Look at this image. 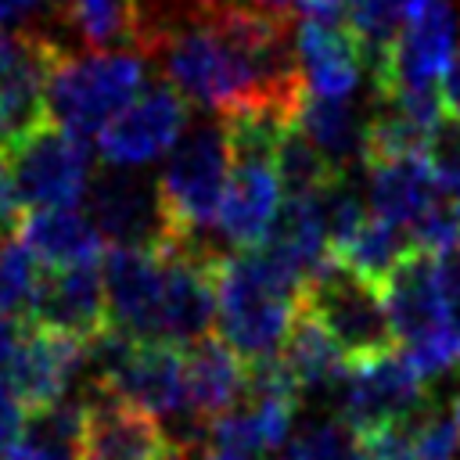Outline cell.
<instances>
[{"label": "cell", "instance_id": "6da1fadb", "mask_svg": "<svg viewBox=\"0 0 460 460\" xmlns=\"http://www.w3.org/2000/svg\"><path fill=\"white\" fill-rule=\"evenodd\" d=\"M302 280L266 248H234L216 266V334L244 359L277 356L302 305Z\"/></svg>", "mask_w": 460, "mask_h": 460}, {"label": "cell", "instance_id": "7a4b0ae2", "mask_svg": "<svg viewBox=\"0 0 460 460\" xmlns=\"http://www.w3.org/2000/svg\"><path fill=\"white\" fill-rule=\"evenodd\" d=\"M151 58H158L165 83L198 108L230 115L255 104L252 75L208 11H194V18L176 25L169 22L155 40Z\"/></svg>", "mask_w": 460, "mask_h": 460}, {"label": "cell", "instance_id": "3957f363", "mask_svg": "<svg viewBox=\"0 0 460 460\" xmlns=\"http://www.w3.org/2000/svg\"><path fill=\"white\" fill-rule=\"evenodd\" d=\"M226 180L230 140L223 119L183 133L165 162V172L158 176V201L165 216L162 241H205V234L219 223Z\"/></svg>", "mask_w": 460, "mask_h": 460}, {"label": "cell", "instance_id": "277c9868", "mask_svg": "<svg viewBox=\"0 0 460 460\" xmlns=\"http://www.w3.org/2000/svg\"><path fill=\"white\" fill-rule=\"evenodd\" d=\"M144 79L147 65L133 50H65L47 83L50 119L79 137H97L144 90Z\"/></svg>", "mask_w": 460, "mask_h": 460}, {"label": "cell", "instance_id": "5b68a950", "mask_svg": "<svg viewBox=\"0 0 460 460\" xmlns=\"http://www.w3.org/2000/svg\"><path fill=\"white\" fill-rule=\"evenodd\" d=\"M302 305L331 331L349 359H367L395 349L385 284L341 266L338 259L305 280Z\"/></svg>", "mask_w": 460, "mask_h": 460}, {"label": "cell", "instance_id": "8992f818", "mask_svg": "<svg viewBox=\"0 0 460 460\" xmlns=\"http://www.w3.org/2000/svg\"><path fill=\"white\" fill-rule=\"evenodd\" d=\"M334 392H338V417L356 435L413 420L431 406L424 392V374L413 367V359L402 349H388L367 359H349V370Z\"/></svg>", "mask_w": 460, "mask_h": 460}, {"label": "cell", "instance_id": "52a82bcc", "mask_svg": "<svg viewBox=\"0 0 460 460\" xmlns=\"http://www.w3.org/2000/svg\"><path fill=\"white\" fill-rule=\"evenodd\" d=\"M18 194L29 208H72L86 198L93 162L86 137L47 119L11 147Z\"/></svg>", "mask_w": 460, "mask_h": 460}, {"label": "cell", "instance_id": "ba28073f", "mask_svg": "<svg viewBox=\"0 0 460 460\" xmlns=\"http://www.w3.org/2000/svg\"><path fill=\"white\" fill-rule=\"evenodd\" d=\"M385 302H388L395 345L406 356L460 331V313L446 284L442 255L435 252L410 248L385 280Z\"/></svg>", "mask_w": 460, "mask_h": 460}, {"label": "cell", "instance_id": "9c48e42d", "mask_svg": "<svg viewBox=\"0 0 460 460\" xmlns=\"http://www.w3.org/2000/svg\"><path fill=\"white\" fill-rule=\"evenodd\" d=\"M65 47L43 32L0 29V147H14L50 119L47 83Z\"/></svg>", "mask_w": 460, "mask_h": 460}, {"label": "cell", "instance_id": "30bf717a", "mask_svg": "<svg viewBox=\"0 0 460 460\" xmlns=\"http://www.w3.org/2000/svg\"><path fill=\"white\" fill-rule=\"evenodd\" d=\"M187 104L190 101L169 83L144 86L97 133V147H101L104 162L119 165V169H137V165H147L158 155L172 151L187 129Z\"/></svg>", "mask_w": 460, "mask_h": 460}, {"label": "cell", "instance_id": "8fae6325", "mask_svg": "<svg viewBox=\"0 0 460 460\" xmlns=\"http://www.w3.org/2000/svg\"><path fill=\"white\" fill-rule=\"evenodd\" d=\"M169 442L172 438L151 410L93 381V392L83 399L75 460H158Z\"/></svg>", "mask_w": 460, "mask_h": 460}, {"label": "cell", "instance_id": "7c38bea8", "mask_svg": "<svg viewBox=\"0 0 460 460\" xmlns=\"http://www.w3.org/2000/svg\"><path fill=\"white\" fill-rule=\"evenodd\" d=\"M83 363H90V341L25 320L22 341L4 374L11 377L22 406L29 413H36V410L65 399V392H68L72 377L83 370Z\"/></svg>", "mask_w": 460, "mask_h": 460}, {"label": "cell", "instance_id": "4fadbf2b", "mask_svg": "<svg viewBox=\"0 0 460 460\" xmlns=\"http://www.w3.org/2000/svg\"><path fill=\"white\" fill-rule=\"evenodd\" d=\"M111 323L137 338H158L162 316V252L155 244H108L101 255Z\"/></svg>", "mask_w": 460, "mask_h": 460}, {"label": "cell", "instance_id": "5bb4252c", "mask_svg": "<svg viewBox=\"0 0 460 460\" xmlns=\"http://www.w3.org/2000/svg\"><path fill=\"white\" fill-rule=\"evenodd\" d=\"M86 212L108 244H158L165 237L158 183L151 187L119 165L90 180Z\"/></svg>", "mask_w": 460, "mask_h": 460}, {"label": "cell", "instance_id": "9a60e30c", "mask_svg": "<svg viewBox=\"0 0 460 460\" xmlns=\"http://www.w3.org/2000/svg\"><path fill=\"white\" fill-rule=\"evenodd\" d=\"M29 320L54 327V331H65L72 338L93 341L101 331L111 327V309H108L101 266L97 262L47 266Z\"/></svg>", "mask_w": 460, "mask_h": 460}, {"label": "cell", "instance_id": "2e32d148", "mask_svg": "<svg viewBox=\"0 0 460 460\" xmlns=\"http://www.w3.org/2000/svg\"><path fill=\"white\" fill-rule=\"evenodd\" d=\"M295 47L309 93L349 97L359 86V75L367 72L363 47L345 22L302 18L295 29Z\"/></svg>", "mask_w": 460, "mask_h": 460}, {"label": "cell", "instance_id": "e0dca14e", "mask_svg": "<svg viewBox=\"0 0 460 460\" xmlns=\"http://www.w3.org/2000/svg\"><path fill=\"white\" fill-rule=\"evenodd\" d=\"M183 363H187V406L198 420L212 424L244 399L248 363L219 334H205L201 341L187 345Z\"/></svg>", "mask_w": 460, "mask_h": 460}, {"label": "cell", "instance_id": "ac0fdd59", "mask_svg": "<svg viewBox=\"0 0 460 460\" xmlns=\"http://www.w3.org/2000/svg\"><path fill=\"white\" fill-rule=\"evenodd\" d=\"M367 172H370V212L381 216L385 223L399 226L410 241L413 223L424 216V208L442 190L428 155L377 162V165H367Z\"/></svg>", "mask_w": 460, "mask_h": 460}, {"label": "cell", "instance_id": "d6986e66", "mask_svg": "<svg viewBox=\"0 0 460 460\" xmlns=\"http://www.w3.org/2000/svg\"><path fill=\"white\" fill-rule=\"evenodd\" d=\"M18 237L47 262V266H72V262H101L104 237L90 212L79 205L72 208H29L22 216Z\"/></svg>", "mask_w": 460, "mask_h": 460}, {"label": "cell", "instance_id": "ffe728a7", "mask_svg": "<svg viewBox=\"0 0 460 460\" xmlns=\"http://www.w3.org/2000/svg\"><path fill=\"white\" fill-rule=\"evenodd\" d=\"M58 14L90 50H115L119 43L137 54L147 50V0H58Z\"/></svg>", "mask_w": 460, "mask_h": 460}, {"label": "cell", "instance_id": "44dd1931", "mask_svg": "<svg viewBox=\"0 0 460 460\" xmlns=\"http://www.w3.org/2000/svg\"><path fill=\"white\" fill-rule=\"evenodd\" d=\"M280 359L291 367L302 392L338 388L345 370H349V356L341 352V345L331 338V331L305 305H298V313L288 327V338L280 345Z\"/></svg>", "mask_w": 460, "mask_h": 460}, {"label": "cell", "instance_id": "7402d4cb", "mask_svg": "<svg viewBox=\"0 0 460 460\" xmlns=\"http://www.w3.org/2000/svg\"><path fill=\"white\" fill-rule=\"evenodd\" d=\"M295 126L320 151H327L341 169H349L356 158H363V129H367V122H359V115L352 111V104L345 97L305 93L298 111H295Z\"/></svg>", "mask_w": 460, "mask_h": 460}, {"label": "cell", "instance_id": "603a6c76", "mask_svg": "<svg viewBox=\"0 0 460 460\" xmlns=\"http://www.w3.org/2000/svg\"><path fill=\"white\" fill-rule=\"evenodd\" d=\"M349 169H341L327 151H320L295 122L280 133L277 144V180L288 198H316L331 183L345 180Z\"/></svg>", "mask_w": 460, "mask_h": 460}, {"label": "cell", "instance_id": "cb8c5ba5", "mask_svg": "<svg viewBox=\"0 0 460 460\" xmlns=\"http://www.w3.org/2000/svg\"><path fill=\"white\" fill-rule=\"evenodd\" d=\"M406 252H410L406 234H402L399 226L385 223L381 216L367 212V219L334 248V259H338L341 266H349V270H356V273H363V277L385 284L388 273L402 262Z\"/></svg>", "mask_w": 460, "mask_h": 460}, {"label": "cell", "instance_id": "d4e9b609", "mask_svg": "<svg viewBox=\"0 0 460 460\" xmlns=\"http://www.w3.org/2000/svg\"><path fill=\"white\" fill-rule=\"evenodd\" d=\"M424 4L428 0H349V29L356 32L370 72L381 65L392 40Z\"/></svg>", "mask_w": 460, "mask_h": 460}, {"label": "cell", "instance_id": "484cf974", "mask_svg": "<svg viewBox=\"0 0 460 460\" xmlns=\"http://www.w3.org/2000/svg\"><path fill=\"white\" fill-rule=\"evenodd\" d=\"M43 273H47V262L22 237L0 241V309L18 320H29Z\"/></svg>", "mask_w": 460, "mask_h": 460}, {"label": "cell", "instance_id": "4316f807", "mask_svg": "<svg viewBox=\"0 0 460 460\" xmlns=\"http://www.w3.org/2000/svg\"><path fill=\"white\" fill-rule=\"evenodd\" d=\"M277 460H363L359 456V435L338 417V420H320L291 435L284 442Z\"/></svg>", "mask_w": 460, "mask_h": 460}, {"label": "cell", "instance_id": "83f0119b", "mask_svg": "<svg viewBox=\"0 0 460 460\" xmlns=\"http://www.w3.org/2000/svg\"><path fill=\"white\" fill-rule=\"evenodd\" d=\"M428 162L438 176V183H446L449 190L460 187V119L442 111V119L431 129L428 140Z\"/></svg>", "mask_w": 460, "mask_h": 460}, {"label": "cell", "instance_id": "f1b7e54d", "mask_svg": "<svg viewBox=\"0 0 460 460\" xmlns=\"http://www.w3.org/2000/svg\"><path fill=\"white\" fill-rule=\"evenodd\" d=\"M25 420H29V410L22 406L11 377L0 370V460L22 442L25 435Z\"/></svg>", "mask_w": 460, "mask_h": 460}, {"label": "cell", "instance_id": "f546056e", "mask_svg": "<svg viewBox=\"0 0 460 460\" xmlns=\"http://www.w3.org/2000/svg\"><path fill=\"white\" fill-rule=\"evenodd\" d=\"M18 226H22V194H18L14 169H11V162L4 158V147H0V241L14 237Z\"/></svg>", "mask_w": 460, "mask_h": 460}, {"label": "cell", "instance_id": "4dcf8cb0", "mask_svg": "<svg viewBox=\"0 0 460 460\" xmlns=\"http://www.w3.org/2000/svg\"><path fill=\"white\" fill-rule=\"evenodd\" d=\"M438 93H442V111H449V115L460 119V47L453 50V61H449V68L442 75Z\"/></svg>", "mask_w": 460, "mask_h": 460}, {"label": "cell", "instance_id": "1f68e13d", "mask_svg": "<svg viewBox=\"0 0 460 460\" xmlns=\"http://www.w3.org/2000/svg\"><path fill=\"white\" fill-rule=\"evenodd\" d=\"M22 331H25V320L0 309V370H7V363H11V356L22 341Z\"/></svg>", "mask_w": 460, "mask_h": 460}, {"label": "cell", "instance_id": "d6a6232c", "mask_svg": "<svg viewBox=\"0 0 460 460\" xmlns=\"http://www.w3.org/2000/svg\"><path fill=\"white\" fill-rule=\"evenodd\" d=\"M187 453H190V460H262V456L241 453V449H234V446H219V442H212V438H205L201 446H194V449H187Z\"/></svg>", "mask_w": 460, "mask_h": 460}, {"label": "cell", "instance_id": "836d02e7", "mask_svg": "<svg viewBox=\"0 0 460 460\" xmlns=\"http://www.w3.org/2000/svg\"><path fill=\"white\" fill-rule=\"evenodd\" d=\"M47 0H0V29H7V25H14V22H22L25 14H32V11H40Z\"/></svg>", "mask_w": 460, "mask_h": 460}, {"label": "cell", "instance_id": "e575fe53", "mask_svg": "<svg viewBox=\"0 0 460 460\" xmlns=\"http://www.w3.org/2000/svg\"><path fill=\"white\" fill-rule=\"evenodd\" d=\"M158 460H190V453L183 449V446H176V442H169V449L158 456Z\"/></svg>", "mask_w": 460, "mask_h": 460}]
</instances>
